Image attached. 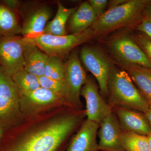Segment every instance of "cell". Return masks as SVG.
<instances>
[{
    "mask_svg": "<svg viewBox=\"0 0 151 151\" xmlns=\"http://www.w3.org/2000/svg\"><path fill=\"white\" fill-rule=\"evenodd\" d=\"M86 117L85 110L68 106L27 116L5 131L0 151H65Z\"/></svg>",
    "mask_w": 151,
    "mask_h": 151,
    "instance_id": "1",
    "label": "cell"
},
{
    "mask_svg": "<svg viewBox=\"0 0 151 151\" xmlns=\"http://www.w3.org/2000/svg\"><path fill=\"white\" fill-rule=\"evenodd\" d=\"M108 104L116 107L145 113L150 104L135 86L128 73L113 65L108 82Z\"/></svg>",
    "mask_w": 151,
    "mask_h": 151,
    "instance_id": "2",
    "label": "cell"
},
{
    "mask_svg": "<svg viewBox=\"0 0 151 151\" xmlns=\"http://www.w3.org/2000/svg\"><path fill=\"white\" fill-rule=\"evenodd\" d=\"M151 0H128L121 5L109 9L98 18L91 28L95 36L132 25L139 21Z\"/></svg>",
    "mask_w": 151,
    "mask_h": 151,
    "instance_id": "3",
    "label": "cell"
},
{
    "mask_svg": "<svg viewBox=\"0 0 151 151\" xmlns=\"http://www.w3.org/2000/svg\"><path fill=\"white\" fill-rule=\"evenodd\" d=\"M24 119L12 76L0 66V127L6 131L18 126Z\"/></svg>",
    "mask_w": 151,
    "mask_h": 151,
    "instance_id": "4",
    "label": "cell"
},
{
    "mask_svg": "<svg viewBox=\"0 0 151 151\" xmlns=\"http://www.w3.org/2000/svg\"><path fill=\"white\" fill-rule=\"evenodd\" d=\"M108 51L118 65L135 64L151 69V63L131 36L119 34L105 41Z\"/></svg>",
    "mask_w": 151,
    "mask_h": 151,
    "instance_id": "5",
    "label": "cell"
},
{
    "mask_svg": "<svg viewBox=\"0 0 151 151\" xmlns=\"http://www.w3.org/2000/svg\"><path fill=\"white\" fill-rule=\"evenodd\" d=\"M95 37L91 28L79 33L54 36L42 34L34 39H29L48 56L62 58L78 45L87 42Z\"/></svg>",
    "mask_w": 151,
    "mask_h": 151,
    "instance_id": "6",
    "label": "cell"
},
{
    "mask_svg": "<svg viewBox=\"0 0 151 151\" xmlns=\"http://www.w3.org/2000/svg\"><path fill=\"white\" fill-rule=\"evenodd\" d=\"M79 58L86 70L97 80L102 97H107L108 78L113 65L111 60L101 49L92 45L82 47Z\"/></svg>",
    "mask_w": 151,
    "mask_h": 151,
    "instance_id": "7",
    "label": "cell"
},
{
    "mask_svg": "<svg viewBox=\"0 0 151 151\" xmlns=\"http://www.w3.org/2000/svg\"><path fill=\"white\" fill-rule=\"evenodd\" d=\"M87 76L81 65L78 52H71L65 62L64 81L67 90V102L70 107L82 110L80 100L81 88L87 81Z\"/></svg>",
    "mask_w": 151,
    "mask_h": 151,
    "instance_id": "8",
    "label": "cell"
},
{
    "mask_svg": "<svg viewBox=\"0 0 151 151\" xmlns=\"http://www.w3.org/2000/svg\"><path fill=\"white\" fill-rule=\"evenodd\" d=\"M19 103L21 111L24 117L61 106L70 107L64 98L42 87L20 95Z\"/></svg>",
    "mask_w": 151,
    "mask_h": 151,
    "instance_id": "9",
    "label": "cell"
},
{
    "mask_svg": "<svg viewBox=\"0 0 151 151\" xmlns=\"http://www.w3.org/2000/svg\"><path fill=\"white\" fill-rule=\"evenodd\" d=\"M23 51V37H0V66L11 76L24 68Z\"/></svg>",
    "mask_w": 151,
    "mask_h": 151,
    "instance_id": "10",
    "label": "cell"
},
{
    "mask_svg": "<svg viewBox=\"0 0 151 151\" xmlns=\"http://www.w3.org/2000/svg\"><path fill=\"white\" fill-rule=\"evenodd\" d=\"M80 95L86 101V117L87 120L100 124L113 111L99 92L95 81L90 77L81 88Z\"/></svg>",
    "mask_w": 151,
    "mask_h": 151,
    "instance_id": "11",
    "label": "cell"
},
{
    "mask_svg": "<svg viewBox=\"0 0 151 151\" xmlns=\"http://www.w3.org/2000/svg\"><path fill=\"white\" fill-rule=\"evenodd\" d=\"M121 130L116 114L112 111L99 124L97 136L99 149L103 151H126L122 143Z\"/></svg>",
    "mask_w": 151,
    "mask_h": 151,
    "instance_id": "12",
    "label": "cell"
},
{
    "mask_svg": "<svg viewBox=\"0 0 151 151\" xmlns=\"http://www.w3.org/2000/svg\"><path fill=\"white\" fill-rule=\"evenodd\" d=\"M99 124L84 120L70 139L65 151H99L97 136Z\"/></svg>",
    "mask_w": 151,
    "mask_h": 151,
    "instance_id": "13",
    "label": "cell"
},
{
    "mask_svg": "<svg viewBox=\"0 0 151 151\" xmlns=\"http://www.w3.org/2000/svg\"><path fill=\"white\" fill-rule=\"evenodd\" d=\"M122 132H132L148 136L151 134L149 122L144 113L116 107L113 108Z\"/></svg>",
    "mask_w": 151,
    "mask_h": 151,
    "instance_id": "14",
    "label": "cell"
},
{
    "mask_svg": "<svg viewBox=\"0 0 151 151\" xmlns=\"http://www.w3.org/2000/svg\"><path fill=\"white\" fill-rule=\"evenodd\" d=\"M33 9L26 16L22 26L23 37L31 39L43 34L52 15L50 8L47 5H41Z\"/></svg>",
    "mask_w": 151,
    "mask_h": 151,
    "instance_id": "15",
    "label": "cell"
},
{
    "mask_svg": "<svg viewBox=\"0 0 151 151\" xmlns=\"http://www.w3.org/2000/svg\"><path fill=\"white\" fill-rule=\"evenodd\" d=\"M24 69L38 77L44 74V68L49 56L30 40L23 37Z\"/></svg>",
    "mask_w": 151,
    "mask_h": 151,
    "instance_id": "16",
    "label": "cell"
},
{
    "mask_svg": "<svg viewBox=\"0 0 151 151\" xmlns=\"http://www.w3.org/2000/svg\"><path fill=\"white\" fill-rule=\"evenodd\" d=\"M97 19L89 3L84 2L70 16L68 29L71 34L79 33L91 27Z\"/></svg>",
    "mask_w": 151,
    "mask_h": 151,
    "instance_id": "17",
    "label": "cell"
},
{
    "mask_svg": "<svg viewBox=\"0 0 151 151\" xmlns=\"http://www.w3.org/2000/svg\"><path fill=\"white\" fill-rule=\"evenodd\" d=\"M146 100L151 104V69L138 65H121Z\"/></svg>",
    "mask_w": 151,
    "mask_h": 151,
    "instance_id": "18",
    "label": "cell"
},
{
    "mask_svg": "<svg viewBox=\"0 0 151 151\" xmlns=\"http://www.w3.org/2000/svg\"><path fill=\"white\" fill-rule=\"evenodd\" d=\"M76 9V7L67 8L58 1L56 15L54 19L47 24L44 30L43 34L57 36L66 35V22Z\"/></svg>",
    "mask_w": 151,
    "mask_h": 151,
    "instance_id": "19",
    "label": "cell"
},
{
    "mask_svg": "<svg viewBox=\"0 0 151 151\" xmlns=\"http://www.w3.org/2000/svg\"><path fill=\"white\" fill-rule=\"evenodd\" d=\"M20 33H22V26L17 14L0 1V37L18 35Z\"/></svg>",
    "mask_w": 151,
    "mask_h": 151,
    "instance_id": "20",
    "label": "cell"
},
{
    "mask_svg": "<svg viewBox=\"0 0 151 151\" xmlns=\"http://www.w3.org/2000/svg\"><path fill=\"white\" fill-rule=\"evenodd\" d=\"M12 76L19 96L41 87L38 77L28 72L24 68L19 70Z\"/></svg>",
    "mask_w": 151,
    "mask_h": 151,
    "instance_id": "21",
    "label": "cell"
},
{
    "mask_svg": "<svg viewBox=\"0 0 151 151\" xmlns=\"http://www.w3.org/2000/svg\"><path fill=\"white\" fill-rule=\"evenodd\" d=\"M121 139L126 151H149L147 136L122 131Z\"/></svg>",
    "mask_w": 151,
    "mask_h": 151,
    "instance_id": "22",
    "label": "cell"
},
{
    "mask_svg": "<svg viewBox=\"0 0 151 151\" xmlns=\"http://www.w3.org/2000/svg\"><path fill=\"white\" fill-rule=\"evenodd\" d=\"M65 63L56 56H49L44 68L45 77L55 80L64 81Z\"/></svg>",
    "mask_w": 151,
    "mask_h": 151,
    "instance_id": "23",
    "label": "cell"
},
{
    "mask_svg": "<svg viewBox=\"0 0 151 151\" xmlns=\"http://www.w3.org/2000/svg\"><path fill=\"white\" fill-rule=\"evenodd\" d=\"M38 78L41 87L49 89L64 98L68 103L67 88L64 81L51 79L44 76L38 77Z\"/></svg>",
    "mask_w": 151,
    "mask_h": 151,
    "instance_id": "24",
    "label": "cell"
},
{
    "mask_svg": "<svg viewBox=\"0 0 151 151\" xmlns=\"http://www.w3.org/2000/svg\"><path fill=\"white\" fill-rule=\"evenodd\" d=\"M132 39L144 51L151 63V40L144 34L131 36Z\"/></svg>",
    "mask_w": 151,
    "mask_h": 151,
    "instance_id": "25",
    "label": "cell"
},
{
    "mask_svg": "<svg viewBox=\"0 0 151 151\" xmlns=\"http://www.w3.org/2000/svg\"><path fill=\"white\" fill-rule=\"evenodd\" d=\"M89 4L95 13L97 19L103 15L108 2L107 0H89Z\"/></svg>",
    "mask_w": 151,
    "mask_h": 151,
    "instance_id": "26",
    "label": "cell"
},
{
    "mask_svg": "<svg viewBox=\"0 0 151 151\" xmlns=\"http://www.w3.org/2000/svg\"><path fill=\"white\" fill-rule=\"evenodd\" d=\"M136 29L142 32L151 40V22L147 19L145 17L143 19L137 26Z\"/></svg>",
    "mask_w": 151,
    "mask_h": 151,
    "instance_id": "27",
    "label": "cell"
},
{
    "mask_svg": "<svg viewBox=\"0 0 151 151\" xmlns=\"http://www.w3.org/2000/svg\"><path fill=\"white\" fill-rule=\"evenodd\" d=\"M3 4L8 8L17 14L20 6V1L17 0H3Z\"/></svg>",
    "mask_w": 151,
    "mask_h": 151,
    "instance_id": "28",
    "label": "cell"
},
{
    "mask_svg": "<svg viewBox=\"0 0 151 151\" xmlns=\"http://www.w3.org/2000/svg\"><path fill=\"white\" fill-rule=\"evenodd\" d=\"M127 1L128 0H113V1H110L108 9L121 5L122 4L126 3Z\"/></svg>",
    "mask_w": 151,
    "mask_h": 151,
    "instance_id": "29",
    "label": "cell"
},
{
    "mask_svg": "<svg viewBox=\"0 0 151 151\" xmlns=\"http://www.w3.org/2000/svg\"><path fill=\"white\" fill-rule=\"evenodd\" d=\"M144 12L145 14V17L151 22V1L146 7Z\"/></svg>",
    "mask_w": 151,
    "mask_h": 151,
    "instance_id": "30",
    "label": "cell"
},
{
    "mask_svg": "<svg viewBox=\"0 0 151 151\" xmlns=\"http://www.w3.org/2000/svg\"><path fill=\"white\" fill-rule=\"evenodd\" d=\"M145 116L146 118L147 119L148 122L150 125V128L151 130V109L150 108L147 112L144 113Z\"/></svg>",
    "mask_w": 151,
    "mask_h": 151,
    "instance_id": "31",
    "label": "cell"
},
{
    "mask_svg": "<svg viewBox=\"0 0 151 151\" xmlns=\"http://www.w3.org/2000/svg\"><path fill=\"white\" fill-rule=\"evenodd\" d=\"M5 132V130L2 127H0V142H1L3 136Z\"/></svg>",
    "mask_w": 151,
    "mask_h": 151,
    "instance_id": "32",
    "label": "cell"
},
{
    "mask_svg": "<svg viewBox=\"0 0 151 151\" xmlns=\"http://www.w3.org/2000/svg\"><path fill=\"white\" fill-rule=\"evenodd\" d=\"M148 138L149 151H151V134H150L147 136Z\"/></svg>",
    "mask_w": 151,
    "mask_h": 151,
    "instance_id": "33",
    "label": "cell"
},
{
    "mask_svg": "<svg viewBox=\"0 0 151 151\" xmlns=\"http://www.w3.org/2000/svg\"><path fill=\"white\" fill-rule=\"evenodd\" d=\"M150 108L151 109V104H150Z\"/></svg>",
    "mask_w": 151,
    "mask_h": 151,
    "instance_id": "34",
    "label": "cell"
},
{
    "mask_svg": "<svg viewBox=\"0 0 151 151\" xmlns=\"http://www.w3.org/2000/svg\"></svg>",
    "mask_w": 151,
    "mask_h": 151,
    "instance_id": "35",
    "label": "cell"
}]
</instances>
